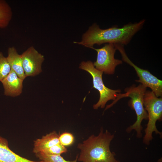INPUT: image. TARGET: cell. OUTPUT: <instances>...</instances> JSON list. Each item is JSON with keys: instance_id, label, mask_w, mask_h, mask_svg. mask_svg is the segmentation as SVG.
Wrapping results in <instances>:
<instances>
[{"instance_id": "obj_1", "label": "cell", "mask_w": 162, "mask_h": 162, "mask_svg": "<svg viewBox=\"0 0 162 162\" xmlns=\"http://www.w3.org/2000/svg\"><path fill=\"white\" fill-rule=\"evenodd\" d=\"M145 21L143 19L138 22L125 25L121 28L115 26L106 29H102L94 23L83 34L80 41H74V43L90 48L95 44L100 45L104 43L126 45L142 28Z\"/></svg>"}, {"instance_id": "obj_2", "label": "cell", "mask_w": 162, "mask_h": 162, "mask_svg": "<svg viewBox=\"0 0 162 162\" xmlns=\"http://www.w3.org/2000/svg\"><path fill=\"white\" fill-rule=\"evenodd\" d=\"M114 135L102 127L98 134H92L78 144L80 150L77 160L81 162H121L111 152L110 145Z\"/></svg>"}, {"instance_id": "obj_3", "label": "cell", "mask_w": 162, "mask_h": 162, "mask_svg": "<svg viewBox=\"0 0 162 162\" xmlns=\"http://www.w3.org/2000/svg\"><path fill=\"white\" fill-rule=\"evenodd\" d=\"M146 87L141 84L136 87L133 85L125 89V93H120L116 99L110 104L107 105L106 110L111 107L120 99L125 97H129L131 99L128 102V105L131 109L134 110L137 116L135 122L126 129V132L130 133L133 130L136 133V137L140 138L142 136V130L143 128L141 125L143 120H148V115L144 107L143 99Z\"/></svg>"}, {"instance_id": "obj_4", "label": "cell", "mask_w": 162, "mask_h": 162, "mask_svg": "<svg viewBox=\"0 0 162 162\" xmlns=\"http://www.w3.org/2000/svg\"><path fill=\"white\" fill-rule=\"evenodd\" d=\"M143 105L148 115V122L145 129V135L143 139V143L149 145L153 139L152 133L155 132L160 137L162 132L157 129L156 122L161 121L162 118V98L157 97L152 91H146L143 99Z\"/></svg>"}, {"instance_id": "obj_5", "label": "cell", "mask_w": 162, "mask_h": 162, "mask_svg": "<svg viewBox=\"0 0 162 162\" xmlns=\"http://www.w3.org/2000/svg\"><path fill=\"white\" fill-rule=\"evenodd\" d=\"M79 68L88 72L93 79V87L97 89L100 93V98L98 102L93 106L94 109L99 107L104 108L107 101L110 100H115L121 92V90H112L106 87L104 85L102 79L103 72L95 68L91 61H83L80 64Z\"/></svg>"}, {"instance_id": "obj_6", "label": "cell", "mask_w": 162, "mask_h": 162, "mask_svg": "<svg viewBox=\"0 0 162 162\" xmlns=\"http://www.w3.org/2000/svg\"><path fill=\"white\" fill-rule=\"evenodd\" d=\"M114 44L117 50L121 53L122 60L133 67L136 71L139 79L136 81L141 83L146 88H150L157 97H162V81L148 70L140 68L132 62L126 54L124 45L119 44Z\"/></svg>"}, {"instance_id": "obj_7", "label": "cell", "mask_w": 162, "mask_h": 162, "mask_svg": "<svg viewBox=\"0 0 162 162\" xmlns=\"http://www.w3.org/2000/svg\"><path fill=\"white\" fill-rule=\"evenodd\" d=\"M97 52L96 61L93 63L96 69L108 74H113L116 67L122 61L114 58L116 48L114 44H106L100 48H92Z\"/></svg>"}, {"instance_id": "obj_8", "label": "cell", "mask_w": 162, "mask_h": 162, "mask_svg": "<svg viewBox=\"0 0 162 162\" xmlns=\"http://www.w3.org/2000/svg\"><path fill=\"white\" fill-rule=\"evenodd\" d=\"M21 55L26 77L36 76L42 71L41 66L44 60V56L34 46H30Z\"/></svg>"}, {"instance_id": "obj_9", "label": "cell", "mask_w": 162, "mask_h": 162, "mask_svg": "<svg viewBox=\"0 0 162 162\" xmlns=\"http://www.w3.org/2000/svg\"><path fill=\"white\" fill-rule=\"evenodd\" d=\"M23 81L11 69L9 74L1 81L4 95L13 97L20 95L22 92Z\"/></svg>"}, {"instance_id": "obj_10", "label": "cell", "mask_w": 162, "mask_h": 162, "mask_svg": "<svg viewBox=\"0 0 162 162\" xmlns=\"http://www.w3.org/2000/svg\"><path fill=\"white\" fill-rule=\"evenodd\" d=\"M0 162H43L29 160L17 154L9 148L7 140L0 136Z\"/></svg>"}, {"instance_id": "obj_11", "label": "cell", "mask_w": 162, "mask_h": 162, "mask_svg": "<svg viewBox=\"0 0 162 162\" xmlns=\"http://www.w3.org/2000/svg\"><path fill=\"white\" fill-rule=\"evenodd\" d=\"M59 135L53 131L41 138L37 139L34 142L33 152L35 154L41 152L57 144L60 143Z\"/></svg>"}, {"instance_id": "obj_12", "label": "cell", "mask_w": 162, "mask_h": 162, "mask_svg": "<svg viewBox=\"0 0 162 162\" xmlns=\"http://www.w3.org/2000/svg\"><path fill=\"white\" fill-rule=\"evenodd\" d=\"M7 57L11 69L13 70L21 79L24 80L26 77L22 66L21 55L17 52L14 46L8 48Z\"/></svg>"}, {"instance_id": "obj_13", "label": "cell", "mask_w": 162, "mask_h": 162, "mask_svg": "<svg viewBox=\"0 0 162 162\" xmlns=\"http://www.w3.org/2000/svg\"><path fill=\"white\" fill-rule=\"evenodd\" d=\"M12 15V9L8 3L5 0H0V28L8 26Z\"/></svg>"}, {"instance_id": "obj_14", "label": "cell", "mask_w": 162, "mask_h": 162, "mask_svg": "<svg viewBox=\"0 0 162 162\" xmlns=\"http://www.w3.org/2000/svg\"><path fill=\"white\" fill-rule=\"evenodd\" d=\"M36 156L43 162H77L78 155H77L75 160L73 161L66 160L61 155H49L42 152L35 154Z\"/></svg>"}, {"instance_id": "obj_15", "label": "cell", "mask_w": 162, "mask_h": 162, "mask_svg": "<svg viewBox=\"0 0 162 162\" xmlns=\"http://www.w3.org/2000/svg\"><path fill=\"white\" fill-rule=\"evenodd\" d=\"M11 68L7 57L0 52V81H2L9 74Z\"/></svg>"}, {"instance_id": "obj_16", "label": "cell", "mask_w": 162, "mask_h": 162, "mask_svg": "<svg viewBox=\"0 0 162 162\" xmlns=\"http://www.w3.org/2000/svg\"><path fill=\"white\" fill-rule=\"evenodd\" d=\"M67 152V149L66 147L60 143L41 152L49 155H61L63 153H66Z\"/></svg>"}, {"instance_id": "obj_17", "label": "cell", "mask_w": 162, "mask_h": 162, "mask_svg": "<svg viewBox=\"0 0 162 162\" xmlns=\"http://www.w3.org/2000/svg\"><path fill=\"white\" fill-rule=\"evenodd\" d=\"M60 143L65 147L70 146L74 142V137L71 133L64 132L59 136Z\"/></svg>"}, {"instance_id": "obj_18", "label": "cell", "mask_w": 162, "mask_h": 162, "mask_svg": "<svg viewBox=\"0 0 162 162\" xmlns=\"http://www.w3.org/2000/svg\"><path fill=\"white\" fill-rule=\"evenodd\" d=\"M158 162H162V158L159 159L158 161Z\"/></svg>"}]
</instances>
